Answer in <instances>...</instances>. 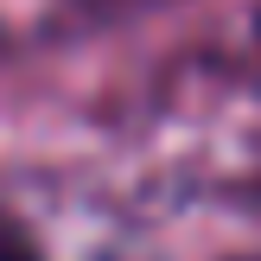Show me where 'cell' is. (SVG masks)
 I'll use <instances>...</instances> for the list:
<instances>
[{
	"label": "cell",
	"mask_w": 261,
	"mask_h": 261,
	"mask_svg": "<svg viewBox=\"0 0 261 261\" xmlns=\"http://www.w3.org/2000/svg\"><path fill=\"white\" fill-rule=\"evenodd\" d=\"M0 261H38V242L25 236L7 211H0Z\"/></svg>",
	"instance_id": "6da1fadb"
}]
</instances>
